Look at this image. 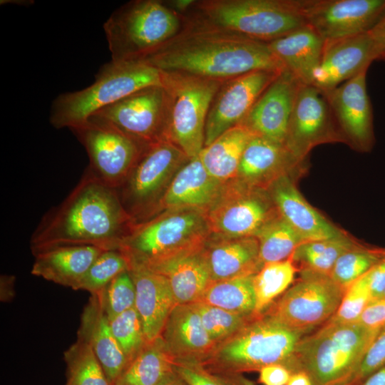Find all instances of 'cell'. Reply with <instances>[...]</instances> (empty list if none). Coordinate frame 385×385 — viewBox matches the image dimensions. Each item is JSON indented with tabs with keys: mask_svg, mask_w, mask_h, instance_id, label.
<instances>
[{
	"mask_svg": "<svg viewBox=\"0 0 385 385\" xmlns=\"http://www.w3.org/2000/svg\"><path fill=\"white\" fill-rule=\"evenodd\" d=\"M135 224L115 189L88 168L67 197L46 214L31 239L33 253L58 246L120 249Z\"/></svg>",
	"mask_w": 385,
	"mask_h": 385,
	"instance_id": "cell-1",
	"label": "cell"
},
{
	"mask_svg": "<svg viewBox=\"0 0 385 385\" xmlns=\"http://www.w3.org/2000/svg\"><path fill=\"white\" fill-rule=\"evenodd\" d=\"M160 71L225 81L255 71L285 69L268 42L221 28L172 38L142 59Z\"/></svg>",
	"mask_w": 385,
	"mask_h": 385,
	"instance_id": "cell-2",
	"label": "cell"
},
{
	"mask_svg": "<svg viewBox=\"0 0 385 385\" xmlns=\"http://www.w3.org/2000/svg\"><path fill=\"white\" fill-rule=\"evenodd\" d=\"M380 329L356 322L324 323L297 344L294 373L305 372L313 385H347Z\"/></svg>",
	"mask_w": 385,
	"mask_h": 385,
	"instance_id": "cell-3",
	"label": "cell"
},
{
	"mask_svg": "<svg viewBox=\"0 0 385 385\" xmlns=\"http://www.w3.org/2000/svg\"><path fill=\"white\" fill-rule=\"evenodd\" d=\"M306 334L262 313L235 334L217 344L209 356L198 364L208 370L230 374L281 364L293 374L294 350Z\"/></svg>",
	"mask_w": 385,
	"mask_h": 385,
	"instance_id": "cell-4",
	"label": "cell"
},
{
	"mask_svg": "<svg viewBox=\"0 0 385 385\" xmlns=\"http://www.w3.org/2000/svg\"><path fill=\"white\" fill-rule=\"evenodd\" d=\"M153 86H163V73L155 67L143 61H111L101 68L91 86L56 98L50 123L57 129L75 128L103 108Z\"/></svg>",
	"mask_w": 385,
	"mask_h": 385,
	"instance_id": "cell-5",
	"label": "cell"
},
{
	"mask_svg": "<svg viewBox=\"0 0 385 385\" xmlns=\"http://www.w3.org/2000/svg\"><path fill=\"white\" fill-rule=\"evenodd\" d=\"M177 15L158 1H137L114 11L103 24L111 61H139L178 31Z\"/></svg>",
	"mask_w": 385,
	"mask_h": 385,
	"instance_id": "cell-6",
	"label": "cell"
},
{
	"mask_svg": "<svg viewBox=\"0 0 385 385\" xmlns=\"http://www.w3.org/2000/svg\"><path fill=\"white\" fill-rule=\"evenodd\" d=\"M161 72L168 95L165 139L175 143L191 159L204 148L207 114L223 81L182 73Z\"/></svg>",
	"mask_w": 385,
	"mask_h": 385,
	"instance_id": "cell-7",
	"label": "cell"
},
{
	"mask_svg": "<svg viewBox=\"0 0 385 385\" xmlns=\"http://www.w3.org/2000/svg\"><path fill=\"white\" fill-rule=\"evenodd\" d=\"M200 6L218 28L265 42L306 25L302 0H213Z\"/></svg>",
	"mask_w": 385,
	"mask_h": 385,
	"instance_id": "cell-8",
	"label": "cell"
},
{
	"mask_svg": "<svg viewBox=\"0 0 385 385\" xmlns=\"http://www.w3.org/2000/svg\"><path fill=\"white\" fill-rule=\"evenodd\" d=\"M211 235L206 211L166 210L135 224L120 250L142 262L204 245Z\"/></svg>",
	"mask_w": 385,
	"mask_h": 385,
	"instance_id": "cell-9",
	"label": "cell"
},
{
	"mask_svg": "<svg viewBox=\"0 0 385 385\" xmlns=\"http://www.w3.org/2000/svg\"><path fill=\"white\" fill-rule=\"evenodd\" d=\"M189 160L167 139L148 144L128 176L116 190L121 203L135 224L151 217L178 170Z\"/></svg>",
	"mask_w": 385,
	"mask_h": 385,
	"instance_id": "cell-10",
	"label": "cell"
},
{
	"mask_svg": "<svg viewBox=\"0 0 385 385\" xmlns=\"http://www.w3.org/2000/svg\"><path fill=\"white\" fill-rule=\"evenodd\" d=\"M299 274L296 282L262 313L289 329L309 334L334 315L346 290L328 274Z\"/></svg>",
	"mask_w": 385,
	"mask_h": 385,
	"instance_id": "cell-11",
	"label": "cell"
},
{
	"mask_svg": "<svg viewBox=\"0 0 385 385\" xmlns=\"http://www.w3.org/2000/svg\"><path fill=\"white\" fill-rule=\"evenodd\" d=\"M206 213L211 235L244 237H255L279 212L267 189L236 178L223 185Z\"/></svg>",
	"mask_w": 385,
	"mask_h": 385,
	"instance_id": "cell-12",
	"label": "cell"
},
{
	"mask_svg": "<svg viewBox=\"0 0 385 385\" xmlns=\"http://www.w3.org/2000/svg\"><path fill=\"white\" fill-rule=\"evenodd\" d=\"M168 95L162 86L144 88L98 111L87 120L111 126L148 145L165 139Z\"/></svg>",
	"mask_w": 385,
	"mask_h": 385,
	"instance_id": "cell-13",
	"label": "cell"
},
{
	"mask_svg": "<svg viewBox=\"0 0 385 385\" xmlns=\"http://www.w3.org/2000/svg\"><path fill=\"white\" fill-rule=\"evenodd\" d=\"M84 146L88 168L105 185L117 190L124 183L148 145L120 130L88 120L71 128Z\"/></svg>",
	"mask_w": 385,
	"mask_h": 385,
	"instance_id": "cell-14",
	"label": "cell"
},
{
	"mask_svg": "<svg viewBox=\"0 0 385 385\" xmlns=\"http://www.w3.org/2000/svg\"><path fill=\"white\" fill-rule=\"evenodd\" d=\"M324 93L311 84L302 83L297 92L284 145L303 160L314 146L344 140Z\"/></svg>",
	"mask_w": 385,
	"mask_h": 385,
	"instance_id": "cell-15",
	"label": "cell"
},
{
	"mask_svg": "<svg viewBox=\"0 0 385 385\" xmlns=\"http://www.w3.org/2000/svg\"><path fill=\"white\" fill-rule=\"evenodd\" d=\"M306 25L324 41L368 32L385 11V0H302Z\"/></svg>",
	"mask_w": 385,
	"mask_h": 385,
	"instance_id": "cell-16",
	"label": "cell"
},
{
	"mask_svg": "<svg viewBox=\"0 0 385 385\" xmlns=\"http://www.w3.org/2000/svg\"><path fill=\"white\" fill-rule=\"evenodd\" d=\"M282 71H255L225 81L215 96L207 114L204 147L239 125Z\"/></svg>",
	"mask_w": 385,
	"mask_h": 385,
	"instance_id": "cell-17",
	"label": "cell"
},
{
	"mask_svg": "<svg viewBox=\"0 0 385 385\" xmlns=\"http://www.w3.org/2000/svg\"><path fill=\"white\" fill-rule=\"evenodd\" d=\"M367 70L333 89L322 91L344 139L362 150H369L374 141L372 108L366 83Z\"/></svg>",
	"mask_w": 385,
	"mask_h": 385,
	"instance_id": "cell-18",
	"label": "cell"
},
{
	"mask_svg": "<svg viewBox=\"0 0 385 385\" xmlns=\"http://www.w3.org/2000/svg\"><path fill=\"white\" fill-rule=\"evenodd\" d=\"M302 83L284 69L240 123L255 135L284 144L289 121Z\"/></svg>",
	"mask_w": 385,
	"mask_h": 385,
	"instance_id": "cell-19",
	"label": "cell"
},
{
	"mask_svg": "<svg viewBox=\"0 0 385 385\" xmlns=\"http://www.w3.org/2000/svg\"><path fill=\"white\" fill-rule=\"evenodd\" d=\"M377 54L369 33L327 41L311 85L324 91L333 89L367 70Z\"/></svg>",
	"mask_w": 385,
	"mask_h": 385,
	"instance_id": "cell-20",
	"label": "cell"
},
{
	"mask_svg": "<svg viewBox=\"0 0 385 385\" xmlns=\"http://www.w3.org/2000/svg\"><path fill=\"white\" fill-rule=\"evenodd\" d=\"M127 256L130 262L128 271L135 287V307L141 319L146 341L150 342L160 336L177 303L165 276L143 262Z\"/></svg>",
	"mask_w": 385,
	"mask_h": 385,
	"instance_id": "cell-21",
	"label": "cell"
},
{
	"mask_svg": "<svg viewBox=\"0 0 385 385\" xmlns=\"http://www.w3.org/2000/svg\"><path fill=\"white\" fill-rule=\"evenodd\" d=\"M267 190L279 214L304 242L344 234L306 201L288 174L273 180Z\"/></svg>",
	"mask_w": 385,
	"mask_h": 385,
	"instance_id": "cell-22",
	"label": "cell"
},
{
	"mask_svg": "<svg viewBox=\"0 0 385 385\" xmlns=\"http://www.w3.org/2000/svg\"><path fill=\"white\" fill-rule=\"evenodd\" d=\"M205 245L143 262L167 278L177 304L196 302L210 283Z\"/></svg>",
	"mask_w": 385,
	"mask_h": 385,
	"instance_id": "cell-23",
	"label": "cell"
},
{
	"mask_svg": "<svg viewBox=\"0 0 385 385\" xmlns=\"http://www.w3.org/2000/svg\"><path fill=\"white\" fill-rule=\"evenodd\" d=\"M160 337L174 361L202 362L215 346L192 304H177Z\"/></svg>",
	"mask_w": 385,
	"mask_h": 385,
	"instance_id": "cell-24",
	"label": "cell"
},
{
	"mask_svg": "<svg viewBox=\"0 0 385 385\" xmlns=\"http://www.w3.org/2000/svg\"><path fill=\"white\" fill-rule=\"evenodd\" d=\"M224 184L205 169L199 155L189 159L175 173L156 210L197 209L207 211Z\"/></svg>",
	"mask_w": 385,
	"mask_h": 385,
	"instance_id": "cell-25",
	"label": "cell"
},
{
	"mask_svg": "<svg viewBox=\"0 0 385 385\" xmlns=\"http://www.w3.org/2000/svg\"><path fill=\"white\" fill-rule=\"evenodd\" d=\"M78 337L93 350L111 385H115L129 365L113 334L100 293L93 294L85 307Z\"/></svg>",
	"mask_w": 385,
	"mask_h": 385,
	"instance_id": "cell-26",
	"label": "cell"
},
{
	"mask_svg": "<svg viewBox=\"0 0 385 385\" xmlns=\"http://www.w3.org/2000/svg\"><path fill=\"white\" fill-rule=\"evenodd\" d=\"M210 282L255 274L263 266L255 237L210 235L205 245Z\"/></svg>",
	"mask_w": 385,
	"mask_h": 385,
	"instance_id": "cell-27",
	"label": "cell"
},
{
	"mask_svg": "<svg viewBox=\"0 0 385 385\" xmlns=\"http://www.w3.org/2000/svg\"><path fill=\"white\" fill-rule=\"evenodd\" d=\"M302 161L284 144L255 135L242 153L237 179L249 185L267 189L273 180L289 174Z\"/></svg>",
	"mask_w": 385,
	"mask_h": 385,
	"instance_id": "cell-28",
	"label": "cell"
},
{
	"mask_svg": "<svg viewBox=\"0 0 385 385\" xmlns=\"http://www.w3.org/2000/svg\"><path fill=\"white\" fill-rule=\"evenodd\" d=\"M105 250L93 245H64L41 250L34 254L31 274L74 289Z\"/></svg>",
	"mask_w": 385,
	"mask_h": 385,
	"instance_id": "cell-29",
	"label": "cell"
},
{
	"mask_svg": "<svg viewBox=\"0 0 385 385\" xmlns=\"http://www.w3.org/2000/svg\"><path fill=\"white\" fill-rule=\"evenodd\" d=\"M324 39L305 25L288 34L268 42L273 53L284 68L302 83L311 84L324 47Z\"/></svg>",
	"mask_w": 385,
	"mask_h": 385,
	"instance_id": "cell-30",
	"label": "cell"
},
{
	"mask_svg": "<svg viewBox=\"0 0 385 385\" xmlns=\"http://www.w3.org/2000/svg\"><path fill=\"white\" fill-rule=\"evenodd\" d=\"M255 135L239 124L227 130L199 153L207 171L217 181L225 184L237 177L242 153Z\"/></svg>",
	"mask_w": 385,
	"mask_h": 385,
	"instance_id": "cell-31",
	"label": "cell"
},
{
	"mask_svg": "<svg viewBox=\"0 0 385 385\" xmlns=\"http://www.w3.org/2000/svg\"><path fill=\"white\" fill-rule=\"evenodd\" d=\"M173 362L159 337L147 342L115 385H157L173 371Z\"/></svg>",
	"mask_w": 385,
	"mask_h": 385,
	"instance_id": "cell-32",
	"label": "cell"
},
{
	"mask_svg": "<svg viewBox=\"0 0 385 385\" xmlns=\"http://www.w3.org/2000/svg\"><path fill=\"white\" fill-rule=\"evenodd\" d=\"M357 245L343 234L329 239L304 242L295 250L290 259L299 272L329 275L339 257Z\"/></svg>",
	"mask_w": 385,
	"mask_h": 385,
	"instance_id": "cell-33",
	"label": "cell"
},
{
	"mask_svg": "<svg viewBox=\"0 0 385 385\" xmlns=\"http://www.w3.org/2000/svg\"><path fill=\"white\" fill-rule=\"evenodd\" d=\"M255 274L212 282L197 302L242 314H256Z\"/></svg>",
	"mask_w": 385,
	"mask_h": 385,
	"instance_id": "cell-34",
	"label": "cell"
},
{
	"mask_svg": "<svg viewBox=\"0 0 385 385\" xmlns=\"http://www.w3.org/2000/svg\"><path fill=\"white\" fill-rule=\"evenodd\" d=\"M260 260L262 265L289 259L304 243L302 237L278 213L257 234Z\"/></svg>",
	"mask_w": 385,
	"mask_h": 385,
	"instance_id": "cell-35",
	"label": "cell"
},
{
	"mask_svg": "<svg viewBox=\"0 0 385 385\" xmlns=\"http://www.w3.org/2000/svg\"><path fill=\"white\" fill-rule=\"evenodd\" d=\"M297 268L290 257L265 264L254 275L253 288L256 314H260L282 294L294 280Z\"/></svg>",
	"mask_w": 385,
	"mask_h": 385,
	"instance_id": "cell-36",
	"label": "cell"
},
{
	"mask_svg": "<svg viewBox=\"0 0 385 385\" xmlns=\"http://www.w3.org/2000/svg\"><path fill=\"white\" fill-rule=\"evenodd\" d=\"M68 364L66 385H111L91 346L78 338L64 354Z\"/></svg>",
	"mask_w": 385,
	"mask_h": 385,
	"instance_id": "cell-37",
	"label": "cell"
},
{
	"mask_svg": "<svg viewBox=\"0 0 385 385\" xmlns=\"http://www.w3.org/2000/svg\"><path fill=\"white\" fill-rule=\"evenodd\" d=\"M384 257L385 248H367L358 245L339 257L329 276L335 283L346 290Z\"/></svg>",
	"mask_w": 385,
	"mask_h": 385,
	"instance_id": "cell-38",
	"label": "cell"
},
{
	"mask_svg": "<svg viewBox=\"0 0 385 385\" xmlns=\"http://www.w3.org/2000/svg\"><path fill=\"white\" fill-rule=\"evenodd\" d=\"M127 255L120 249L105 250L96 259L75 287L91 294L99 293L118 274L129 270Z\"/></svg>",
	"mask_w": 385,
	"mask_h": 385,
	"instance_id": "cell-39",
	"label": "cell"
},
{
	"mask_svg": "<svg viewBox=\"0 0 385 385\" xmlns=\"http://www.w3.org/2000/svg\"><path fill=\"white\" fill-rule=\"evenodd\" d=\"M192 304L215 345L235 334L257 315L238 314L200 302Z\"/></svg>",
	"mask_w": 385,
	"mask_h": 385,
	"instance_id": "cell-40",
	"label": "cell"
},
{
	"mask_svg": "<svg viewBox=\"0 0 385 385\" xmlns=\"http://www.w3.org/2000/svg\"><path fill=\"white\" fill-rule=\"evenodd\" d=\"M108 320L113 334L130 364L148 342L140 316L133 307Z\"/></svg>",
	"mask_w": 385,
	"mask_h": 385,
	"instance_id": "cell-41",
	"label": "cell"
},
{
	"mask_svg": "<svg viewBox=\"0 0 385 385\" xmlns=\"http://www.w3.org/2000/svg\"><path fill=\"white\" fill-rule=\"evenodd\" d=\"M99 293L108 319L135 307V287L128 270L115 277Z\"/></svg>",
	"mask_w": 385,
	"mask_h": 385,
	"instance_id": "cell-42",
	"label": "cell"
},
{
	"mask_svg": "<svg viewBox=\"0 0 385 385\" xmlns=\"http://www.w3.org/2000/svg\"><path fill=\"white\" fill-rule=\"evenodd\" d=\"M371 299V289L364 274L347 288L338 309L327 322L355 323Z\"/></svg>",
	"mask_w": 385,
	"mask_h": 385,
	"instance_id": "cell-43",
	"label": "cell"
},
{
	"mask_svg": "<svg viewBox=\"0 0 385 385\" xmlns=\"http://www.w3.org/2000/svg\"><path fill=\"white\" fill-rule=\"evenodd\" d=\"M385 365V326L367 349L364 358L347 385H361L371 374Z\"/></svg>",
	"mask_w": 385,
	"mask_h": 385,
	"instance_id": "cell-44",
	"label": "cell"
},
{
	"mask_svg": "<svg viewBox=\"0 0 385 385\" xmlns=\"http://www.w3.org/2000/svg\"><path fill=\"white\" fill-rule=\"evenodd\" d=\"M173 370L187 385H230L198 363L174 361ZM239 385L253 384L245 380Z\"/></svg>",
	"mask_w": 385,
	"mask_h": 385,
	"instance_id": "cell-45",
	"label": "cell"
},
{
	"mask_svg": "<svg viewBox=\"0 0 385 385\" xmlns=\"http://www.w3.org/2000/svg\"><path fill=\"white\" fill-rule=\"evenodd\" d=\"M370 329H381L385 326V298L371 300L356 321Z\"/></svg>",
	"mask_w": 385,
	"mask_h": 385,
	"instance_id": "cell-46",
	"label": "cell"
},
{
	"mask_svg": "<svg viewBox=\"0 0 385 385\" xmlns=\"http://www.w3.org/2000/svg\"><path fill=\"white\" fill-rule=\"evenodd\" d=\"M259 371V381L262 385H287L292 375L289 370L281 364L267 365Z\"/></svg>",
	"mask_w": 385,
	"mask_h": 385,
	"instance_id": "cell-47",
	"label": "cell"
},
{
	"mask_svg": "<svg viewBox=\"0 0 385 385\" xmlns=\"http://www.w3.org/2000/svg\"><path fill=\"white\" fill-rule=\"evenodd\" d=\"M369 33L375 46L377 60H385V11Z\"/></svg>",
	"mask_w": 385,
	"mask_h": 385,
	"instance_id": "cell-48",
	"label": "cell"
},
{
	"mask_svg": "<svg viewBox=\"0 0 385 385\" xmlns=\"http://www.w3.org/2000/svg\"><path fill=\"white\" fill-rule=\"evenodd\" d=\"M361 385H385V365L371 374Z\"/></svg>",
	"mask_w": 385,
	"mask_h": 385,
	"instance_id": "cell-49",
	"label": "cell"
},
{
	"mask_svg": "<svg viewBox=\"0 0 385 385\" xmlns=\"http://www.w3.org/2000/svg\"><path fill=\"white\" fill-rule=\"evenodd\" d=\"M287 385H313L309 376L304 371L292 374Z\"/></svg>",
	"mask_w": 385,
	"mask_h": 385,
	"instance_id": "cell-50",
	"label": "cell"
},
{
	"mask_svg": "<svg viewBox=\"0 0 385 385\" xmlns=\"http://www.w3.org/2000/svg\"><path fill=\"white\" fill-rule=\"evenodd\" d=\"M157 385H187L174 371L167 374Z\"/></svg>",
	"mask_w": 385,
	"mask_h": 385,
	"instance_id": "cell-51",
	"label": "cell"
},
{
	"mask_svg": "<svg viewBox=\"0 0 385 385\" xmlns=\"http://www.w3.org/2000/svg\"><path fill=\"white\" fill-rule=\"evenodd\" d=\"M192 2L194 1L191 0H178L175 1L174 5L179 10H185L191 5Z\"/></svg>",
	"mask_w": 385,
	"mask_h": 385,
	"instance_id": "cell-52",
	"label": "cell"
},
{
	"mask_svg": "<svg viewBox=\"0 0 385 385\" xmlns=\"http://www.w3.org/2000/svg\"><path fill=\"white\" fill-rule=\"evenodd\" d=\"M379 298H385V290Z\"/></svg>",
	"mask_w": 385,
	"mask_h": 385,
	"instance_id": "cell-53",
	"label": "cell"
}]
</instances>
